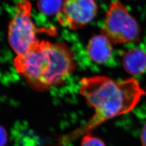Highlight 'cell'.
Instances as JSON below:
<instances>
[{
    "instance_id": "6",
    "label": "cell",
    "mask_w": 146,
    "mask_h": 146,
    "mask_svg": "<svg viewBox=\"0 0 146 146\" xmlns=\"http://www.w3.org/2000/svg\"><path fill=\"white\" fill-rule=\"evenodd\" d=\"M87 52L89 57L94 62H106L112 55V43L102 34L94 36L88 44Z\"/></svg>"
},
{
    "instance_id": "9",
    "label": "cell",
    "mask_w": 146,
    "mask_h": 146,
    "mask_svg": "<svg viewBox=\"0 0 146 146\" xmlns=\"http://www.w3.org/2000/svg\"><path fill=\"white\" fill-rule=\"evenodd\" d=\"M80 146H106L101 139L89 132L83 135Z\"/></svg>"
},
{
    "instance_id": "2",
    "label": "cell",
    "mask_w": 146,
    "mask_h": 146,
    "mask_svg": "<svg viewBox=\"0 0 146 146\" xmlns=\"http://www.w3.org/2000/svg\"><path fill=\"white\" fill-rule=\"evenodd\" d=\"M14 65L31 88L42 92L63 83L75 68L73 53L63 43L37 40Z\"/></svg>"
},
{
    "instance_id": "3",
    "label": "cell",
    "mask_w": 146,
    "mask_h": 146,
    "mask_svg": "<svg viewBox=\"0 0 146 146\" xmlns=\"http://www.w3.org/2000/svg\"><path fill=\"white\" fill-rule=\"evenodd\" d=\"M101 34L112 44H123L139 41L140 30L135 19L119 1L112 2L107 11Z\"/></svg>"
},
{
    "instance_id": "4",
    "label": "cell",
    "mask_w": 146,
    "mask_h": 146,
    "mask_svg": "<svg viewBox=\"0 0 146 146\" xmlns=\"http://www.w3.org/2000/svg\"><path fill=\"white\" fill-rule=\"evenodd\" d=\"M31 3L28 0L19 1L9 25L8 41L17 56L26 54L38 40V31L31 20Z\"/></svg>"
},
{
    "instance_id": "8",
    "label": "cell",
    "mask_w": 146,
    "mask_h": 146,
    "mask_svg": "<svg viewBox=\"0 0 146 146\" xmlns=\"http://www.w3.org/2000/svg\"><path fill=\"white\" fill-rule=\"evenodd\" d=\"M63 0H37V5L40 11L46 15L58 14L63 3Z\"/></svg>"
},
{
    "instance_id": "11",
    "label": "cell",
    "mask_w": 146,
    "mask_h": 146,
    "mask_svg": "<svg viewBox=\"0 0 146 146\" xmlns=\"http://www.w3.org/2000/svg\"><path fill=\"white\" fill-rule=\"evenodd\" d=\"M1 146H3L5 145L6 142H7V133L5 131V130L2 127H1Z\"/></svg>"
},
{
    "instance_id": "7",
    "label": "cell",
    "mask_w": 146,
    "mask_h": 146,
    "mask_svg": "<svg viewBox=\"0 0 146 146\" xmlns=\"http://www.w3.org/2000/svg\"><path fill=\"white\" fill-rule=\"evenodd\" d=\"M122 65L131 75H140L146 71V53L139 48L132 49L125 52Z\"/></svg>"
},
{
    "instance_id": "10",
    "label": "cell",
    "mask_w": 146,
    "mask_h": 146,
    "mask_svg": "<svg viewBox=\"0 0 146 146\" xmlns=\"http://www.w3.org/2000/svg\"><path fill=\"white\" fill-rule=\"evenodd\" d=\"M140 140L142 146H146V122L141 130Z\"/></svg>"
},
{
    "instance_id": "5",
    "label": "cell",
    "mask_w": 146,
    "mask_h": 146,
    "mask_svg": "<svg viewBox=\"0 0 146 146\" xmlns=\"http://www.w3.org/2000/svg\"><path fill=\"white\" fill-rule=\"evenodd\" d=\"M97 11L98 6L94 0H64L56 16L62 26L75 31L92 21Z\"/></svg>"
},
{
    "instance_id": "1",
    "label": "cell",
    "mask_w": 146,
    "mask_h": 146,
    "mask_svg": "<svg viewBox=\"0 0 146 146\" xmlns=\"http://www.w3.org/2000/svg\"><path fill=\"white\" fill-rule=\"evenodd\" d=\"M80 85V93L94 109V114L84 125L66 136L63 143L74 141L106 121L130 112L146 94L134 78L118 81L95 76L82 78Z\"/></svg>"
}]
</instances>
